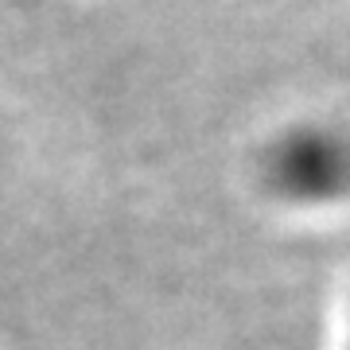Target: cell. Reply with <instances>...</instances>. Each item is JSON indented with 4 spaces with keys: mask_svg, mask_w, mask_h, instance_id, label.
I'll list each match as a JSON object with an SVG mask.
<instances>
[{
    "mask_svg": "<svg viewBox=\"0 0 350 350\" xmlns=\"http://www.w3.org/2000/svg\"><path fill=\"white\" fill-rule=\"evenodd\" d=\"M261 175L265 187L284 202H338L350 195V140L327 125L292 129L265 152Z\"/></svg>",
    "mask_w": 350,
    "mask_h": 350,
    "instance_id": "1",
    "label": "cell"
},
{
    "mask_svg": "<svg viewBox=\"0 0 350 350\" xmlns=\"http://www.w3.org/2000/svg\"><path fill=\"white\" fill-rule=\"evenodd\" d=\"M347 350H350V335H347Z\"/></svg>",
    "mask_w": 350,
    "mask_h": 350,
    "instance_id": "2",
    "label": "cell"
}]
</instances>
